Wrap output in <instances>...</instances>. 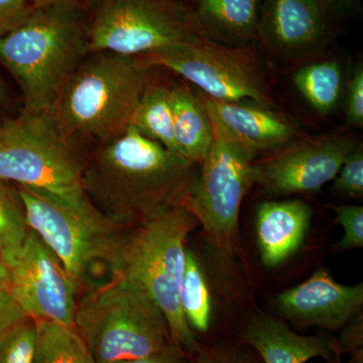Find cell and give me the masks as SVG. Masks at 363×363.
I'll list each match as a JSON object with an SVG mask.
<instances>
[{
  "mask_svg": "<svg viewBox=\"0 0 363 363\" xmlns=\"http://www.w3.org/2000/svg\"><path fill=\"white\" fill-rule=\"evenodd\" d=\"M196 166L130 125L88 156L83 188L102 214L133 228L182 206Z\"/></svg>",
  "mask_w": 363,
  "mask_h": 363,
  "instance_id": "1",
  "label": "cell"
},
{
  "mask_svg": "<svg viewBox=\"0 0 363 363\" xmlns=\"http://www.w3.org/2000/svg\"><path fill=\"white\" fill-rule=\"evenodd\" d=\"M89 54L87 18L80 0L33 6L0 37V63L16 79L25 112H48L79 64Z\"/></svg>",
  "mask_w": 363,
  "mask_h": 363,
  "instance_id": "2",
  "label": "cell"
},
{
  "mask_svg": "<svg viewBox=\"0 0 363 363\" xmlns=\"http://www.w3.org/2000/svg\"><path fill=\"white\" fill-rule=\"evenodd\" d=\"M89 55L66 81L50 112L73 138L100 143L131 125L149 70L135 57Z\"/></svg>",
  "mask_w": 363,
  "mask_h": 363,
  "instance_id": "3",
  "label": "cell"
},
{
  "mask_svg": "<svg viewBox=\"0 0 363 363\" xmlns=\"http://www.w3.org/2000/svg\"><path fill=\"white\" fill-rule=\"evenodd\" d=\"M74 326L97 363L155 354L172 343L166 318L149 294L123 274L86 289Z\"/></svg>",
  "mask_w": 363,
  "mask_h": 363,
  "instance_id": "4",
  "label": "cell"
},
{
  "mask_svg": "<svg viewBox=\"0 0 363 363\" xmlns=\"http://www.w3.org/2000/svg\"><path fill=\"white\" fill-rule=\"evenodd\" d=\"M28 228L61 260L79 289L95 285L98 274L113 276L130 228L93 206L76 208L42 189L14 185Z\"/></svg>",
  "mask_w": 363,
  "mask_h": 363,
  "instance_id": "5",
  "label": "cell"
},
{
  "mask_svg": "<svg viewBox=\"0 0 363 363\" xmlns=\"http://www.w3.org/2000/svg\"><path fill=\"white\" fill-rule=\"evenodd\" d=\"M197 224L185 207L175 206L133 227L117 269L149 294L166 318L172 342L187 355L200 344L182 312L180 288L186 241Z\"/></svg>",
  "mask_w": 363,
  "mask_h": 363,
  "instance_id": "6",
  "label": "cell"
},
{
  "mask_svg": "<svg viewBox=\"0 0 363 363\" xmlns=\"http://www.w3.org/2000/svg\"><path fill=\"white\" fill-rule=\"evenodd\" d=\"M51 112H21L0 126V180L42 189L76 208L89 206L86 156Z\"/></svg>",
  "mask_w": 363,
  "mask_h": 363,
  "instance_id": "7",
  "label": "cell"
},
{
  "mask_svg": "<svg viewBox=\"0 0 363 363\" xmlns=\"http://www.w3.org/2000/svg\"><path fill=\"white\" fill-rule=\"evenodd\" d=\"M205 38L192 6L180 0H97L87 20L89 52L136 58Z\"/></svg>",
  "mask_w": 363,
  "mask_h": 363,
  "instance_id": "8",
  "label": "cell"
},
{
  "mask_svg": "<svg viewBox=\"0 0 363 363\" xmlns=\"http://www.w3.org/2000/svg\"><path fill=\"white\" fill-rule=\"evenodd\" d=\"M145 70L162 67L186 79L208 97L250 100L277 109L259 56L247 47H229L201 39L136 57Z\"/></svg>",
  "mask_w": 363,
  "mask_h": 363,
  "instance_id": "9",
  "label": "cell"
},
{
  "mask_svg": "<svg viewBox=\"0 0 363 363\" xmlns=\"http://www.w3.org/2000/svg\"><path fill=\"white\" fill-rule=\"evenodd\" d=\"M213 136L182 206L202 225L215 247L229 253L238 233L241 203L255 185V159L240 145L220 135Z\"/></svg>",
  "mask_w": 363,
  "mask_h": 363,
  "instance_id": "10",
  "label": "cell"
},
{
  "mask_svg": "<svg viewBox=\"0 0 363 363\" xmlns=\"http://www.w3.org/2000/svg\"><path fill=\"white\" fill-rule=\"evenodd\" d=\"M357 9L355 0H262L257 40L278 58H314L328 49Z\"/></svg>",
  "mask_w": 363,
  "mask_h": 363,
  "instance_id": "11",
  "label": "cell"
},
{
  "mask_svg": "<svg viewBox=\"0 0 363 363\" xmlns=\"http://www.w3.org/2000/svg\"><path fill=\"white\" fill-rule=\"evenodd\" d=\"M357 145L342 133L298 136L264 159L253 161V184L274 195L316 192L335 179Z\"/></svg>",
  "mask_w": 363,
  "mask_h": 363,
  "instance_id": "12",
  "label": "cell"
},
{
  "mask_svg": "<svg viewBox=\"0 0 363 363\" xmlns=\"http://www.w3.org/2000/svg\"><path fill=\"white\" fill-rule=\"evenodd\" d=\"M9 269V291L26 316L74 326L77 286L58 257L30 229Z\"/></svg>",
  "mask_w": 363,
  "mask_h": 363,
  "instance_id": "13",
  "label": "cell"
},
{
  "mask_svg": "<svg viewBox=\"0 0 363 363\" xmlns=\"http://www.w3.org/2000/svg\"><path fill=\"white\" fill-rule=\"evenodd\" d=\"M213 135L240 145L255 159L271 154L298 136L297 125L276 108L250 100L224 101L197 92Z\"/></svg>",
  "mask_w": 363,
  "mask_h": 363,
  "instance_id": "14",
  "label": "cell"
},
{
  "mask_svg": "<svg viewBox=\"0 0 363 363\" xmlns=\"http://www.w3.org/2000/svg\"><path fill=\"white\" fill-rule=\"evenodd\" d=\"M363 304V284L341 285L328 271L318 269L311 278L279 294V312L301 326L337 331L350 323Z\"/></svg>",
  "mask_w": 363,
  "mask_h": 363,
  "instance_id": "15",
  "label": "cell"
},
{
  "mask_svg": "<svg viewBox=\"0 0 363 363\" xmlns=\"http://www.w3.org/2000/svg\"><path fill=\"white\" fill-rule=\"evenodd\" d=\"M242 340L259 353L264 363H305L315 357L326 360L337 343V339L326 334L301 335L264 313L250 318Z\"/></svg>",
  "mask_w": 363,
  "mask_h": 363,
  "instance_id": "16",
  "label": "cell"
},
{
  "mask_svg": "<svg viewBox=\"0 0 363 363\" xmlns=\"http://www.w3.org/2000/svg\"><path fill=\"white\" fill-rule=\"evenodd\" d=\"M312 211L302 200L262 203L257 211V233L260 259L276 267L290 259L303 245Z\"/></svg>",
  "mask_w": 363,
  "mask_h": 363,
  "instance_id": "17",
  "label": "cell"
},
{
  "mask_svg": "<svg viewBox=\"0 0 363 363\" xmlns=\"http://www.w3.org/2000/svg\"><path fill=\"white\" fill-rule=\"evenodd\" d=\"M191 6L208 39L229 47L257 40L262 0H194Z\"/></svg>",
  "mask_w": 363,
  "mask_h": 363,
  "instance_id": "18",
  "label": "cell"
},
{
  "mask_svg": "<svg viewBox=\"0 0 363 363\" xmlns=\"http://www.w3.org/2000/svg\"><path fill=\"white\" fill-rule=\"evenodd\" d=\"M171 106L179 155L193 164H201L214 138L206 112L197 95L183 86L171 88Z\"/></svg>",
  "mask_w": 363,
  "mask_h": 363,
  "instance_id": "19",
  "label": "cell"
},
{
  "mask_svg": "<svg viewBox=\"0 0 363 363\" xmlns=\"http://www.w3.org/2000/svg\"><path fill=\"white\" fill-rule=\"evenodd\" d=\"M131 125L150 140L180 156L174 131L171 88L147 81Z\"/></svg>",
  "mask_w": 363,
  "mask_h": 363,
  "instance_id": "20",
  "label": "cell"
},
{
  "mask_svg": "<svg viewBox=\"0 0 363 363\" xmlns=\"http://www.w3.org/2000/svg\"><path fill=\"white\" fill-rule=\"evenodd\" d=\"M293 83L318 113L327 116L340 101L343 90L342 68L335 60L313 62L296 71Z\"/></svg>",
  "mask_w": 363,
  "mask_h": 363,
  "instance_id": "21",
  "label": "cell"
},
{
  "mask_svg": "<svg viewBox=\"0 0 363 363\" xmlns=\"http://www.w3.org/2000/svg\"><path fill=\"white\" fill-rule=\"evenodd\" d=\"M33 363H97L75 326L37 321Z\"/></svg>",
  "mask_w": 363,
  "mask_h": 363,
  "instance_id": "22",
  "label": "cell"
},
{
  "mask_svg": "<svg viewBox=\"0 0 363 363\" xmlns=\"http://www.w3.org/2000/svg\"><path fill=\"white\" fill-rule=\"evenodd\" d=\"M180 305L191 330L199 333L209 330L212 316L209 289L199 262L188 250L180 288Z\"/></svg>",
  "mask_w": 363,
  "mask_h": 363,
  "instance_id": "23",
  "label": "cell"
},
{
  "mask_svg": "<svg viewBox=\"0 0 363 363\" xmlns=\"http://www.w3.org/2000/svg\"><path fill=\"white\" fill-rule=\"evenodd\" d=\"M28 230L25 208L16 187L0 180V259L9 267L16 264Z\"/></svg>",
  "mask_w": 363,
  "mask_h": 363,
  "instance_id": "24",
  "label": "cell"
},
{
  "mask_svg": "<svg viewBox=\"0 0 363 363\" xmlns=\"http://www.w3.org/2000/svg\"><path fill=\"white\" fill-rule=\"evenodd\" d=\"M37 322L26 318L0 340V363H33L37 342Z\"/></svg>",
  "mask_w": 363,
  "mask_h": 363,
  "instance_id": "25",
  "label": "cell"
},
{
  "mask_svg": "<svg viewBox=\"0 0 363 363\" xmlns=\"http://www.w3.org/2000/svg\"><path fill=\"white\" fill-rule=\"evenodd\" d=\"M336 222L343 227L342 240L335 245L339 252L363 247V207L358 205H341L334 208Z\"/></svg>",
  "mask_w": 363,
  "mask_h": 363,
  "instance_id": "26",
  "label": "cell"
},
{
  "mask_svg": "<svg viewBox=\"0 0 363 363\" xmlns=\"http://www.w3.org/2000/svg\"><path fill=\"white\" fill-rule=\"evenodd\" d=\"M334 189L341 194L359 198L363 195V150L358 145L346 157L334 179Z\"/></svg>",
  "mask_w": 363,
  "mask_h": 363,
  "instance_id": "27",
  "label": "cell"
},
{
  "mask_svg": "<svg viewBox=\"0 0 363 363\" xmlns=\"http://www.w3.org/2000/svg\"><path fill=\"white\" fill-rule=\"evenodd\" d=\"M346 121L353 128L363 126V69L357 65L346 85Z\"/></svg>",
  "mask_w": 363,
  "mask_h": 363,
  "instance_id": "28",
  "label": "cell"
},
{
  "mask_svg": "<svg viewBox=\"0 0 363 363\" xmlns=\"http://www.w3.org/2000/svg\"><path fill=\"white\" fill-rule=\"evenodd\" d=\"M26 314L9 290H0V340L25 321Z\"/></svg>",
  "mask_w": 363,
  "mask_h": 363,
  "instance_id": "29",
  "label": "cell"
},
{
  "mask_svg": "<svg viewBox=\"0 0 363 363\" xmlns=\"http://www.w3.org/2000/svg\"><path fill=\"white\" fill-rule=\"evenodd\" d=\"M33 7L30 0H0V37L25 20Z\"/></svg>",
  "mask_w": 363,
  "mask_h": 363,
  "instance_id": "30",
  "label": "cell"
},
{
  "mask_svg": "<svg viewBox=\"0 0 363 363\" xmlns=\"http://www.w3.org/2000/svg\"><path fill=\"white\" fill-rule=\"evenodd\" d=\"M190 363H252L236 352L222 348H208L199 345L189 354Z\"/></svg>",
  "mask_w": 363,
  "mask_h": 363,
  "instance_id": "31",
  "label": "cell"
},
{
  "mask_svg": "<svg viewBox=\"0 0 363 363\" xmlns=\"http://www.w3.org/2000/svg\"><path fill=\"white\" fill-rule=\"evenodd\" d=\"M342 332V336L338 343L342 352H350L354 363H362V322H353Z\"/></svg>",
  "mask_w": 363,
  "mask_h": 363,
  "instance_id": "32",
  "label": "cell"
},
{
  "mask_svg": "<svg viewBox=\"0 0 363 363\" xmlns=\"http://www.w3.org/2000/svg\"><path fill=\"white\" fill-rule=\"evenodd\" d=\"M185 357V353L172 342L164 350L149 357L123 360L116 363H187Z\"/></svg>",
  "mask_w": 363,
  "mask_h": 363,
  "instance_id": "33",
  "label": "cell"
},
{
  "mask_svg": "<svg viewBox=\"0 0 363 363\" xmlns=\"http://www.w3.org/2000/svg\"><path fill=\"white\" fill-rule=\"evenodd\" d=\"M11 284V269L9 266L0 259V290H9Z\"/></svg>",
  "mask_w": 363,
  "mask_h": 363,
  "instance_id": "34",
  "label": "cell"
},
{
  "mask_svg": "<svg viewBox=\"0 0 363 363\" xmlns=\"http://www.w3.org/2000/svg\"><path fill=\"white\" fill-rule=\"evenodd\" d=\"M342 350H341L340 346H339L337 339V343H336L333 352H332L330 357L326 359L327 363H342Z\"/></svg>",
  "mask_w": 363,
  "mask_h": 363,
  "instance_id": "35",
  "label": "cell"
},
{
  "mask_svg": "<svg viewBox=\"0 0 363 363\" xmlns=\"http://www.w3.org/2000/svg\"><path fill=\"white\" fill-rule=\"evenodd\" d=\"M63 1H68V0H30L33 6H48V4H59Z\"/></svg>",
  "mask_w": 363,
  "mask_h": 363,
  "instance_id": "36",
  "label": "cell"
},
{
  "mask_svg": "<svg viewBox=\"0 0 363 363\" xmlns=\"http://www.w3.org/2000/svg\"><path fill=\"white\" fill-rule=\"evenodd\" d=\"M6 97V87H4V82H2L1 78H0V102Z\"/></svg>",
  "mask_w": 363,
  "mask_h": 363,
  "instance_id": "37",
  "label": "cell"
},
{
  "mask_svg": "<svg viewBox=\"0 0 363 363\" xmlns=\"http://www.w3.org/2000/svg\"><path fill=\"white\" fill-rule=\"evenodd\" d=\"M180 1L186 2V4H189V1L194 2V0H180Z\"/></svg>",
  "mask_w": 363,
  "mask_h": 363,
  "instance_id": "38",
  "label": "cell"
}]
</instances>
